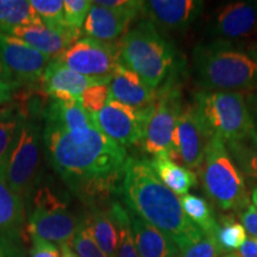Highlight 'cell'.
Segmentation results:
<instances>
[{
	"instance_id": "30bf717a",
	"label": "cell",
	"mask_w": 257,
	"mask_h": 257,
	"mask_svg": "<svg viewBox=\"0 0 257 257\" xmlns=\"http://www.w3.org/2000/svg\"><path fill=\"white\" fill-rule=\"evenodd\" d=\"M55 60L73 72L100 79H111L120 64L118 44L91 37L78 40Z\"/></svg>"
},
{
	"instance_id": "9c48e42d",
	"label": "cell",
	"mask_w": 257,
	"mask_h": 257,
	"mask_svg": "<svg viewBox=\"0 0 257 257\" xmlns=\"http://www.w3.org/2000/svg\"><path fill=\"white\" fill-rule=\"evenodd\" d=\"M82 218L69 211L68 205L48 187L41 188L35 197V206L28 220L31 236L51 243L69 244Z\"/></svg>"
},
{
	"instance_id": "ac0fdd59",
	"label": "cell",
	"mask_w": 257,
	"mask_h": 257,
	"mask_svg": "<svg viewBox=\"0 0 257 257\" xmlns=\"http://www.w3.org/2000/svg\"><path fill=\"white\" fill-rule=\"evenodd\" d=\"M110 98L136 108H146L156 101L157 91L150 88L136 73L119 64L112 74Z\"/></svg>"
},
{
	"instance_id": "ee69618b",
	"label": "cell",
	"mask_w": 257,
	"mask_h": 257,
	"mask_svg": "<svg viewBox=\"0 0 257 257\" xmlns=\"http://www.w3.org/2000/svg\"><path fill=\"white\" fill-rule=\"evenodd\" d=\"M248 106H249L250 113L252 115L253 123H255V126L257 128V93L252 94L251 98H250V105Z\"/></svg>"
},
{
	"instance_id": "cb8c5ba5",
	"label": "cell",
	"mask_w": 257,
	"mask_h": 257,
	"mask_svg": "<svg viewBox=\"0 0 257 257\" xmlns=\"http://www.w3.org/2000/svg\"><path fill=\"white\" fill-rule=\"evenodd\" d=\"M85 218L92 237L107 257H117L118 229L110 210L92 207Z\"/></svg>"
},
{
	"instance_id": "b9f144b4",
	"label": "cell",
	"mask_w": 257,
	"mask_h": 257,
	"mask_svg": "<svg viewBox=\"0 0 257 257\" xmlns=\"http://www.w3.org/2000/svg\"><path fill=\"white\" fill-rule=\"evenodd\" d=\"M0 85H10L15 86L17 88V86L15 85L14 79H12L11 74L9 73V70L5 68V66L3 64L2 60H0Z\"/></svg>"
},
{
	"instance_id": "60d3db41",
	"label": "cell",
	"mask_w": 257,
	"mask_h": 257,
	"mask_svg": "<svg viewBox=\"0 0 257 257\" xmlns=\"http://www.w3.org/2000/svg\"><path fill=\"white\" fill-rule=\"evenodd\" d=\"M15 89H16L15 86L0 85V106H2V107L12 101Z\"/></svg>"
},
{
	"instance_id": "f546056e",
	"label": "cell",
	"mask_w": 257,
	"mask_h": 257,
	"mask_svg": "<svg viewBox=\"0 0 257 257\" xmlns=\"http://www.w3.org/2000/svg\"><path fill=\"white\" fill-rule=\"evenodd\" d=\"M41 22L51 29H69L64 23L63 2L61 0H32L30 2Z\"/></svg>"
},
{
	"instance_id": "4316f807",
	"label": "cell",
	"mask_w": 257,
	"mask_h": 257,
	"mask_svg": "<svg viewBox=\"0 0 257 257\" xmlns=\"http://www.w3.org/2000/svg\"><path fill=\"white\" fill-rule=\"evenodd\" d=\"M181 205L185 213L198 227L207 234H213L218 226L211 205L204 198L195 194H186L181 197Z\"/></svg>"
},
{
	"instance_id": "8d00e7d4",
	"label": "cell",
	"mask_w": 257,
	"mask_h": 257,
	"mask_svg": "<svg viewBox=\"0 0 257 257\" xmlns=\"http://www.w3.org/2000/svg\"><path fill=\"white\" fill-rule=\"evenodd\" d=\"M21 238L0 232V257H25Z\"/></svg>"
},
{
	"instance_id": "836d02e7",
	"label": "cell",
	"mask_w": 257,
	"mask_h": 257,
	"mask_svg": "<svg viewBox=\"0 0 257 257\" xmlns=\"http://www.w3.org/2000/svg\"><path fill=\"white\" fill-rule=\"evenodd\" d=\"M22 120L23 117L18 113V111L0 120V163L4 162L8 156L17 136Z\"/></svg>"
},
{
	"instance_id": "2e32d148",
	"label": "cell",
	"mask_w": 257,
	"mask_h": 257,
	"mask_svg": "<svg viewBox=\"0 0 257 257\" xmlns=\"http://www.w3.org/2000/svg\"><path fill=\"white\" fill-rule=\"evenodd\" d=\"M110 80L85 76L68 69L56 60H53L42 75L41 88L51 99L68 101L80 99V95L91 86L108 83Z\"/></svg>"
},
{
	"instance_id": "7bdbcfd3",
	"label": "cell",
	"mask_w": 257,
	"mask_h": 257,
	"mask_svg": "<svg viewBox=\"0 0 257 257\" xmlns=\"http://www.w3.org/2000/svg\"><path fill=\"white\" fill-rule=\"evenodd\" d=\"M16 111H17V108H16L14 102H11V104H8V105L3 106V107H0V120L4 119V118H6V117H9V115L14 114Z\"/></svg>"
},
{
	"instance_id": "f35d334b",
	"label": "cell",
	"mask_w": 257,
	"mask_h": 257,
	"mask_svg": "<svg viewBox=\"0 0 257 257\" xmlns=\"http://www.w3.org/2000/svg\"><path fill=\"white\" fill-rule=\"evenodd\" d=\"M239 218L250 237L257 239V208L253 205H249L245 210L240 212Z\"/></svg>"
},
{
	"instance_id": "7402d4cb",
	"label": "cell",
	"mask_w": 257,
	"mask_h": 257,
	"mask_svg": "<svg viewBox=\"0 0 257 257\" xmlns=\"http://www.w3.org/2000/svg\"><path fill=\"white\" fill-rule=\"evenodd\" d=\"M25 220L23 198L10 187L5 178L4 162L0 163V232L22 237Z\"/></svg>"
},
{
	"instance_id": "d6a6232c",
	"label": "cell",
	"mask_w": 257,
	"mask_h": 257,
	"mask_svg": "<svg viewBox=\"0 0 257 257\" xmlns=\"http://www.w3.org/2000/svg\"><path fill=\"white\" fill-rule=\"evenodd\" d=\"M223 252L216 237L205 233L197 242L180 249L178 257H220Z\"/></svg>"
},
{
	"instance_id": "4dcf8cb0",
	"label": "cell",
	"mask_w": 257,
	"mask_h": 257,
	"mask_svg": "<svg viewBox=\"0 0 257 257\" xmlns=\"http://www.w3.org/2000/svg\"><path fill=\"white\" fill-rule=\"evenodd\" d=\"M70 246L80 257H107L92 237L85 218H82L81 224L74 234Z\"/></svg>"
},
{
	"instance_id": "83f0119b",
	"label": "cell",
	"mask_w": 257,
	"mask_h": 257,
	"mask_svg": "<svg viewBox=\"0 0 257 257\" xmlns=\"http://www.w3.org/2000/svg\"><path fill=\"white\" fill-rule=\"evenodd\" d=\"M110 212L114 218L118 229L117 257H140L135 244L128 212L119 202L112 201Z\"/></svg>"
},
{
	"instance_id": "8992f818",
	"label": "cell",
	"mask_w": 257,
	"mask_h": 257,
	"mask_svg": "<svg viewBox=\"0 0 257 257\" xmlns=\"http://www.w3.org/2000/svg\"><path fill=\"white\" fill-rule=\"evenodd\" d=\"M193 105L208 134L225 143L239 141L257 131L242 92L199 91Z\"/></svg>"
},
{
	"instance_id": "d4e9b609",
	"label": "cell",
	"mask_w": 257,
	"mask_h": 257,
	"mask_svg": "<svg viewBox=\"0 0 257 257\" xmlns=\"http://www.w3.org/2000/svg\"><path fill=\"white\" fill-rule=\"evenodd\" d=\"M43 24L30 2L27 0H0V32L9 34L21 25Z\"/></svg>"
},
{
	"instance_id": "603a6c76",
	"label": "cell",
	"mask_w": 257,
	"mask_h": 257,
	"mask_svg": "<svg viewBox=\"0 0 257 257\" xmlns=\"http://www.w3.org/2000/svg\"><path fill=\"white\" fill-rule=\"evenodd\" d=\"M150 165L157 178L175 194L186 195L189 189L197 186V173L180 166L166 154L153 156Z\"/></svg>"
},
{
	"instance_id": "7c38bea8",
	"label": "cell",
	"mask_w": 257,
	"mask_h": 257,
	"mask_svg": "<svg viewBox=\"0 0 257 257\" xmlns=\"http://www.w3.org/2000/svg\"><path fill=\"white\" fill-rule=\"evenodd\" d=\"M212 40L237 43L257 36V2L239 0L218 6L207 23Z\"/></svg>"
},
{
	"instance_id": "e0dca14e",
	"label": "cell",
	"mask_w": 257,
	"mask_h": 257,
	"mask_svg": "<svg viewBox=\"0 0 257 257\" xmlns=\"http://www.w3.org/2000/svg\"><path fill=\"white\" fill-rule=\"evenodd\" d=\"M81 30L74 29H51L44 24L21 25L9 32V35L22 40L44 55L59 57L80 37Z\"/></svg>"
},
{
	"instance_id": "e575fe53",
	"label": "cell",
	"mask_w": 257,
	"mask_h": 257,
	"mask_svg": "<svg viewBox=\"0 0 257 257\" xmlns=\"http://www.w3.org/2000/svg\"><path fill=\"white\" fill-rule=\"evenodd\" d=\"M91 8L92 2L89 0H66L63 2L64 23L67 28L80 30L85 23V19Z\"/></svg>"
},
{
	"instance_id": "5b68a950",
	"label": "cell",
	"mask_w": 257,
	"mask_h": 257,
	"mask_svg": "<svg viewBox=\"0 0 257 257\" xmlns=\"http://www.w3.org/2000/svg\"><path fill=\"white\" fill-rule=\"evenodd\" d=\"M198 174L206 195L221 210L242 212L250 205L244 176L221 138L211 137Z\"/></svg>"
},
{
	"instance_id": "bcb514c9",
	"label": "cell",
	"mask_w": 257,
	"mask_h": 257,
	"mask_svg": "<svg viewBox=\"0 0 257 257\" xmlns=\"http://www.w3.org/2000/svg\"><path fill=\"white\" fill-rule=\"evenodd\" d=\"M251 201H252L253 206L257 208V185L255 186V188H253L251 192Z\"/></svg>"
},
{
	"instance_id": "6da1fadb",
	"label": "cell",
	"mask_w": 257,
	"mask_h": 257,
	"mask_svg": "<svg viewBox=\"0 0 257 257\" xmlns=\"http://www.w3.org/2000/svg\"><path fill=\"white\" fill-rule=\"evenodd\" d=\"M43 142L50 165L89 208L121 194L126 150L98 127L66 131L46 125Z\"/></svg>"
},
{
	"instance_id": "3957f363",
	"label": "cell",
	"mask_w": 257,
	"mask_h": 257,
	"mask_svg": "<svg viewBox=\"0 0 257 257\" xmlns=\"http://www.w3.org/2000/svg\"><path fill=\"white\" fill-rule=\"evenodd\" d=\"M193 69L202 91L257 88V53L237 43L212 40L195 46Z\"/></svg>"
},
{
	"instance_id": "d590c367",
	"label": "cell",
	"mask_w": 257,
	"mask_h": 257,
	"mask_svg": "<svg viewBox=\"0 0 257 257\" xmlns=\"http://www.w3.org/2000/svg\"><path fill=\"white\" fill-rule=\"evenodd\" d=\"M93 3L104 8L125 12V14L134 16L135 18L142 14L143 9V2H140V0H98Z\"/></svg>"
},
{
	"instance_id": "277c9868",
	"label": "cell",
	"mask_w": 257,
	"mask_h": 257,
	"mask_svg": "<svg viewBox=\"0 0 257 257\" xmlns=\"http://www.w3.org/2000/svg\"><path fill=\"white\" fill-rule=\"evenodd\" d=\"M119 61L157 91L174 74L176 53L152 22L142 21L118 43Z\"/></svg>"
},
{
	"instance_id": "7dc6e473",
	"label": "cell",
	"mask_w": 257,
	"mask_h": 257,
	"mask_svg": "<svg viewBox=\"0 0 257 257\" xmlns=\"http://www.w3.org/2000/svg\"><path fill=\"white\" fill-rule=\"evenodd\" d=\"M224 257H238V256H237L236 252H232V253H229V255H225Z\"/></svg>"
},
{
	"instance_id": "ffe728a7",
	"label": "cell",
	"mask_w": 257,
	"mask_h": 257,
	"mask_svg": "<svg viewBox=\"0 0 257 257\" xmlns=\"http://www.w3.org/2000/svg\"><path fill=\"white\" fill-rule=\"evenodd\" d=\"M131 231L140 257H178L175 243L162 231L128 211Z\"/></svg>"
},
{
	"instance_id": "7a4b0ae2",
	"label": "cell",
	"mask_w": 257,
	"mask_h": 257,
	"mask_svg": "<svg viewBox=\"0 0 257 257\" xmlns=\"http://www.w3.org/2000/svg\"><path fill=\"white\" fill-rule=\"evenodd\" d=\"M120 195L128 211L162 231L179 250L204 237L185 213L181 198L157 178L150 160L128 157Z\"/></svg>"
},
{
	"instance_id": "f1b7e54d",
	"label": "cell",
	"mask_w": 257,
	"mask_h": 257,
	"mask_svg": "<svg viewBox=\"0 0 257 257\" xmlns=\"http://www.w3.org/2000/svg\"><path fill=\"white\" fill-rule=\"evenodd\" d=\"M214 237L224 252L239 249L248 238L243 225L238 223L232 216H224L220 218Z\"/></svg>"
},
{
	"instance_id": "44dd1931",
	"label": "cell",
	"mask_w": 257,
	"mask_h": 257,
	"mask_svg": "<svg viewBox=\"0 0 257 257\" xmlns=\"http://www.w3.org/2000/svg\"><path fill=\"white\" fill-rule=\"evenodd\" d=\"M43 118L46 125L66 131L83 130L96 126L92 115L83 110L80 99L61 101L50 98Z\"/></svg>"
},
{
	"instance_id": "52a82bcc",
	"label": "cell",
	"mask_w": 257,
	"mask_h": 257,
	"mask_svg": "<svg viewBox=\"0 0 257 257\" xmlns=\"http://www.w3.org/2000/svg\"><path fill=\"white\" fill-rule=\"evenodd\" d=\"M41 150L38 120L23 118L14 144L4 161L8 184L23 200L30 197L36 181Z\"/></svg>"
},
{
	"instance_id": "484cf974",
	"label": "cell",
	"mask_w": 257,
	"mask_h": 257,
	"mask_svg": "<svg viewBox=\"0 0 257 257\" xmlns=\"http://www.w3.org/2000/svg\"><path fill=\"white\" fill-rule=\"evenodd\" d=\"M225 146L243 176L257 181V131Z\"/></svg>"
},
{
	"instance_id": "ba28073f",
	"label": "cell",
	"mask_w": 257,
	"mask_h": 257,
	"mask_svg": "<svg viewBox=\"0 0 257 257\" xmlns=\"http://www.w3.org/2000/svg\"><path fill=\"white\" fill-rule=\"evenodd\" d=\"M182 108L181 91L174 76H170L157 89L153 113L141 142L144 152L153 156L166 154L174 159V134Z\"/></svg>"
},
{
	"instance_id": "4fadbf2b",
	"label": "cell",
	"mask_w": 257,
	"mask_h": 257,
	"mask_svg": "<svg viewBox=\"0 0 257 257\" xmlns=\"http://www.w3.org/2000/svg\"><path fill=\"white\" fill-rule=\"evenodd\" d=\"M0 60L18 87L40 82L51 59L19 38L0 32Z\"/></svg>"
},
{
	"instance_id": "74e56055",
	"label": "cell",
	"mask_w": 257,
	"mask_h": 257,
	"mask_svg": "<svg viewBox=\"0 0 257 257\" xmlns=\"http://www.w3.org/2000/svg\"><path fill=\"white\" fill-rule=\"evenodd\" d=\"M32 237V246L30 250V257H61V250L57 248L55 243L48 242L40 237Z\"/></svg>"
},
{
	"instance_id": "5bb4252c",
	"label": "cell",
	"mask_w": 257,
	"mask_h": 257,
	"mask_svg": "<svg viewBox=\"0 0 257 257\" xmlns=\"http://www.w3.org/2000/svg\"><path fill=\"white\" fill-rule=\"evenodd\" d=\"M194 105H184L174 134V161L179 159L189 170H199L211 140Z\"/></svg>"
},
{
	"instance_id": "ab89813d",
	"label": "cell",
	"mask_w": 257,
	"mask_h": 257,
	"mask_svg": "<svg viewBox=\"0 0 257 257\" xmlns=\"http://www.w3.org/2000/svg\"><path fill=\"white\" fill-rule=\"evenodd\" d=\"M236 253L238 257H257V239L248 237Z\"/></svg>"
},
{
	"instance_id": "1f68e13d",
	"label": "cell",
	"mask_w": 257,
	"mask_h": 257,
	"mask_svg": "<svg viewBox=\"0 0 257 257\" xmlns=\"http://www.w3.org/2000/svg\"><path fill=\"white\" fill-rule=\"evenodd\" d=\"M108 100H110L108 83H98L91 86L80 95V102L83 110L91 115L99 113L107 105Z\"/></svg>"
},
{
	"instance_id": "8fae6325",
	"label": "cell",
	"mask_w": 257,
	"mask_h": 257,
	"mask_svg": "<svg viewBox=\"0 0 257 257\" xmlns=\"http://www.w3.org/2000/svg\"><path fill=\"white\" fill-rule=\"evenodd\" d=\"M154 105L136 108L110 98L107 105L92 115L96 127L121 147L135 146L142 142L144 133L153 113Z\"/></svg>"
},
{
	"instance_id": "9a60e30c",
	"label": "cell",
	"mask_w": 257,
	"mask_h": 257,
	"mask_svg": "<svg viewBox=\"0 0 257 257\" xmlns=\"http://www.w3.org/2000/svg\"><path fill=\"white\" fill-rule=\"evenodd\" d=\"M204 9L199 0H149L143 2L142 14L156 28L185 31L197 21Z\"/></svg>"
},
{
	"instance_id": "d6986e66",
	"label": "cell",
	"mask_w": 257,
	"mask_h": 257,
	"mask_svg": "<svg viewBox=\"0 0 257 257\" xmlns=\"http://www.w3.org/2000/svg\"><path fill=\"white\" fill-rule=\"evenodd\" d=\"M134 19V16L96 5L92 2V8L82 25V31L94 40L112 42L126 32Z\"/></svg>"
},
{
	"instance_id": "f6af8a7d",
	"label": "cell",
	"mask_w": 257,
	"mask_h": 257,
	"mask_svg": "<svg viewBox=\"0 0 257 257\" xmlns=\"http://www.w3.org/2000/svg\"><path fill=\"white\" fill-rule=\"evenodd\" d=\"M60 250H61V257H80L78 253L74 251L69 244H62V245L60 246Z\"/></svg>"
}]
</instances>
